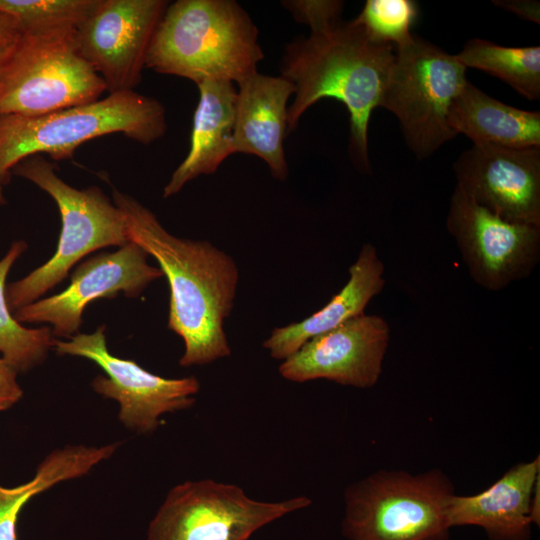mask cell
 Listing matches in <instances>:
<instances>
[{
	"label": "cell",
	"mask_w": 540,
	"mask_h": 540,
	"mask_svg": "<svg viewBox=\"0 0 540 540\" xmlns=\"http://www.w3.org/2000/svg\"><path fill=\"white\" fill-rule=\"evenodd\" d=\"M130 240L154 257L169 290L167 327L184 342L182 367L202 366L231 355L225 320L234 306L239 269L234 259L205 240L170 234L134 197L112 189Z\"/></svg>",
	"instance_id": "cell-1"
},
{
	"label": "cell",
	"mask_w": 540,
	"mask_h": 540,
	"mask_svg": "<svg viewBox=\"0 0 540 540\" xmlns=\"http://www.w3.org/2000/svg\"><path fill=\"white\" fill-rule=\"evenodd\" d=\"M394 54L395 46L371 39L354 20L340 19L288 43L280 66V76L295 87L288 132L313 104L334 98L349 112L350 156L359 170L369 172V121L380 107Z\"/></svg>",
	"instance_id": "cell-2"
},
{
	"label": "cell",
	"mask_w": 540,
	"mask_h": 540,
	"mask_svg": "<svg viewBox=\"0 0 540 540\" xmlns=\"http://www.w3.org/2000/svg\"><path fill=\"white\" fill-rule=\"evenodd\" d=\"M264 54L258 29L233 0H178L168 4L153 36L146 68L196 85L240 83L257 72Z\"/></svg>",
	"instance_id": "cell-3"
},
{
	"label": "cell",
	"mask_w": 540,
	"mask_h": 540,
	"mask_svg": "<svg viewBox=\"0 0 540 540\" xmlns=\"http://www.w3.org/2000/svg\"><path fill=\"white\" fill-rule=\"evenodd\" d=\"M166 130L162 103L135 91L112 93L45 115L0 116V185L8 184L12 169L32 155L65 160L72 158L83 143L104 135L120 133L150 144Z\"/></svg>",
	"instance_id": "cell-4"
},
{
	"label": "cell",
	"mask_w": 540,
	"mask_h": 540,
	"mask_svg": "<svg viewBox=\"0 0 540 540\" xmlns=\"http://www.w3.org/2000/svg\"><path fill=\"white\" fill-rule=\"evenodd\" d=\"M12 174L46 192L55 201L62 224L54 255L22 279L6 285L7 305L14 313L62 282L86 255L108 246L121 247L131 240L123 212L100 187H72L43 155L21 160Z\"/></svg>",
	"instance_id": "cell-5"
},
{
	"label": "cell",
	"mask_w": 540,
	"mask_h": 540,
	"mask_svg": "<svg viewBox=\"0 0 540 540\" xmlns=\"http://www.w3.org/2000/svg\"><path fill=\"white\" fill-rule=\"evenodd\" d=\"M454 488L441 470H379L348 486L342 533L348 540H449Z\"/></svg>",
	"instance_id": "cell-6"
},
{
	"label": "cell",
	"mask_w": 540,
	"mask_h": 540,
	"mask_svg": "<svg viewBox=\"0 0 540 540\" xmlns=\"http://www.w3.org/2000/svg\"><path fill=\"white\" fill-rule=\"evenodd\" d=\"M106 91L81 56L75 28L22 32L0 68V116H38L94 102Z\"/></svg>",
	"instance_id": "cell-7"
},
{
	"label": "cell",
	"mask_w": 540,
	"mask_h": 540,
	"mask_svg": "<svg viewBox=\"0 0 540 540\" xmlns=\"http://www.w3.org/2000/svg\"><path fill=\"white\" fill-rule=\"evenodd\" d=\"M466 70L456 55L415 34L395 47L380 107L396 116L417 158L432 155L456 136L448 113L468 81Z\"/></svg>",
	"instance_id": "cell-8"
},
{
	"label": "cell",
	"mask_w": 540,
	"mask_h": 540,
	"mask_svg": "<svg viewBox=\"0 0 540 540\" xmlns=\"http://www.w3.org/2000/svg\"><path fill=\"white\" fill-rule=\"evenodd\" d=\"M311 504L249 497L238 485L201 479L172 487L150 521L146 540H248L257 530Z\"/></svg>",
	"instance_id": "cell-9"
},
{
	"label": "cell",
	"mask_w": 540,
	"mask_h": 540,
	"mask_svg": "<svg viewBox=\"0 0 540 540\" xmlns=\"http://www.w3.org/2000/svg\"><path fill=\"white\" fill-rule=\"evenodd\" d=\"M106 326L93 333H78L68 341L54 340L59 355L86 358L106 374L91 382L93 390L119 403L118 419L128 429L147 434L155 431L165 413L190 409L196 402L200 382L195 376L165 378L153 374L133 360L110 353L106 343Z\"/></svg>",
	"instance_id": "cell-10"
},
{
	"label": "cell",
	"mask_w": 540,
	"mask_h": 540,
	"mask_svg": "<svg viewBox=\"0 0 540 540\" xmlns=\"http://www.w3.org/2000/svg\"><path fill=\"white\" fill-rule=\"evenodd\" d=\"M446 227L471 278L499 291L527 278L540 258V226L506 220L478 204L457 185Z\"/></svg>",
	"instance_id": "cell-11"
},
{
	"label": "cell",
	"mask_w": 540,
	"mask_h": 540,
	"mask_svg": "<svg viewBox=\"0 0 540 540\" xmlns=\"http://www.w3.org/2000/svg\"><path fill=\"white\" fill-rule=\"evenodd\" d=\"M165 0H99L76 28L81 56L105 83L109 94L134 91L168 6Z\"/></svg>",
	"instance_id": "cell-12"
},
{
	"label": "cell",
	"mask_w": 540,
	"mask_h": 540,
	"mask_svg": "<svg viewBox=\"0 0 540 540\" xmlns=\"http://www.w3.org/2000/svg\"><path fill=\"white\" fill-rule=\"evenodd\" d=\"M148 254L137 243L114 252L96 254L81 262L62 292L39 299L13 313L20 323H47L53 336L71 338L79 333L86 306L99 298L119 293L138 297L154 280L163 276L159 267L147 262Z\"/></svg>",
	"instance_id": "cell-13"
},
{
	"label": "cell",
	"mask_w": 540,
	"mask_h": 540,
	"mask_svg": "<svg viewBox=\"0 0 540 540\" xmlns=\"http://www.w3.org/2000/svg\"><path fill=\"white\" fill-rule=\"evenodd\" d=\"M389 340L390 327L384 318L362 314L308 340L278 370L296 383L326 379L370 388L381 376Z\"/></svg>",
	"instance_id": "cell-14"
},
{
	"label": "cell",
	"mask_w": 540,
	"mask_h": 540,
	"mask_svg": "<svg viewBox=\"0 0 540 540\" xmlns=\"http://www.w3.org/2000/svg\"><path fill=\"white\" fill-rule=\"evenodd\" d=\"M457 183L500 217L540 226V147L473 144L453 164Z\"/></svg>",
	"instance_id": "cell-15"
},
{
	"label": "cell",
	"mask_w": 540,
	"mask_h": 540,
	"mask_svg": "<svg viewBox=\"0 0 540 540\" xmlns=\"http://www.w3.org/2000/svg\"><path fill=\"white\" fill-rule=\"evenodd\" d=\"M540 457L520 462L497 481L474 495L451 496V528L478 526L489 540H530L532 525L540 520Z\"/></svg>",
	"instance_id": "cell-16"
},
{
	"label": "cell",
	"mask_w": 540,
	"mask_h": 540,
	"mask_svg": "<svg viewBox=\"0 0 540 540\" xmlns=\"http://www.w3.org/2000/svg\"><path fill=\"white\" fill-rule=\"evenodd\" d=\"M294 93L287 79L258 71L238 83L233 153L259 157L280 181L289 172L283 141L288 132L287 102Z\"/></svg>",
	"instance_id": "cell-17"
},
{
	"label": "cell",
	"mask_w": 540,
	"mask_h": 540,
	"mask_svg": "<svg viewBox=\"0 0 540 540\" xmlns=\"http://www.w3.org/2000/svg\"><path fill=\"white\" fill-rule=\"evenodd\" d=\"M348 272L346 284L322 308L302 321L272 330L262 344L271 358L283 361L308 340L364 314L371 299L385 286L384 264L376 248L364 244Z\"/></svg>",
	"instance_id": "cell-18"
},
{
	"label": "cell",
	"mask_w": 540,
	"mask_h": 540,
	"mask_svg": "<svg viewBox=\"0 0 540 540\" xmlns=\"http://www.w3.org/2000/svg\"><path fill=\"white\" fill-rule=\"evenodd\" d=\"M199 101L193 115L190 149L172 173L163 197L177 194L200 175L217 171L233 153L237 90L234 83L208 80L197 85Z\"/></svg>",
	"instance_id": "cell-19"
},
{
	"label": "cell",
	"mask_w": 540,
	"mask_h": 540,
	"mask_svg": "<svg viewBox=\"0 0 540 540\" xmlns=\"http://www.w3.org/2000/svg\"><path fill=\"white\" fill-rule=\"evenodd\" d=\"M448 124L474 144L540 147V113L507 105L466 82L453 100Z\"/></svg>",
	"instance_id": "cell-20"
},
{
	"label": "cell",
	"mask_w": 540,
	"mask_h": 540,
	"mask_svg": "<svg viewBox=\"0 0 540 540\" xmlns=\"http://www.w3.org/2000/svg\"><path fill=\"white\" fill-rule=\"evenodd\" d=\"M121 442L104 446L68 445L50 452L31 480L15 487L0 485V540H17V522L23 507L54 485L89 473L110 458Z\"/></svg>",
	"instance_id": "cell-21"
},
{
	"label": "cell",
	"mask_w": 540,
	"mask_h": 540,
	"mask_svg": "<svg viewBox=\"0 0 540 540\" xmlns=\"http://www.w3.org/2000/svg\"><path fill=\"white\" fill-rule=\"evenodd\" d=\"M466 67L484 71L529 100L540 98V47H506L473 38L456 54Z\"/></svg>",
	"instance_id": "cell-22"
},
{
	"label": "cell",
	"mask_w": 540,
	"mask_h": 540,
	"mask_svg": "<svg viewBox=\"0 0 540 540\" xmlns=\"http://www.w3.org/2000/svg\"><path fill=\"white\" fill-rule=\"evenodd\" d=\"M28 245L14 241L0 259V357L18 372L28 371L41 364L53 348L54 336L48 326L27 328L18 322L6 301V279Z\"/></svg>",
	"instance_id": "cell-23"
},
{
	"label": "cell",
	"mask_w": 540,
	"mask_h": 540,
	"mask_svg": "<svg viewBox=\"0 0 540 540\" xmlns=\"http://www.w3.org/2000/svg\"><path fill=\"white\" fill-rule=\"evenodd\" d=\"M99 0H0V12L12 17L22 32L76 28Z\"/></svg>",
	"instance_id": "cell-24"
},
{
	"label": "cell",
	"mask_w": 540,
	"mask_h": 540,
	"mask_svg": "<svg viewBox=\"0 0 540 540\" xmlns=\"http://www.w3.org/2000/svg\"><path fill=\"white\" fill-rule=\"evenodd\" d=\"M418 14L413 0H367L353 20L371 39L397 47L412 38L410 30Z\"/></svg>",
	"instance_id": "cell-25"
},
{
	"label": "cell",
	"mask_w": 540,
	"mask_h": 540,
	"mask_svg": "<svg viewBox=\"0 0 540 540\" xmlns=\"http://www.w3.org/2000/svg\"><path fill=\"white\" fill-rule=\"evenodd\" d=\"M282 3L296 21L308 25L310 30L340 20L344 6L342 1L335 0H290Z\"/></svg>",
	"instance_id": "cell-26"
},
{
	"label": "cell",
	"mask_w": 540,
	"mask_h": 540,
	"mask_svg": "<svg viewBox=\"0 0 540 540\" xmlns=\"http://www.w3.org/2000/svg\"><path fill=\"white\" fill-rule=\"evenodd\" d=\"M19 372L0 357V412L9 409L23 396L17 381Z\"/></svg>",
	"instance_id": "cell-27"
},
{
	"label": "cell",
	"mask_w": 540,
	"mask_h": 540,
	"mask_svg": "<svg viewBox=\"0 0 540 540\" xmlns=\"http://www.w3.org/2000/svg\"><path fill=\"white\" fill-rule=\"evenodd\" d=\"M22 34L18 23L9 15L0 12V68Z\"/></svg>",
	"instance_id": "cell-28"
},
{
	"label": "cell",
	"mask_w": 540,
	"mask_h": 540,
	"mask_svg": "<svg viewBox=\"0 0 540 540\" xmlns=\"http://www.w3.org/2000/svg\"><path fill=\"white\" fill-rule=\"evenodd\" d=\"M493 3L507 11H510L522 19L540 23V4L531 0H502Z\"/></svg>",
	"instance_id": "cell-29"
},
{
	"label": "cell",
	"mask_w": 540,
	"mask_h": 540,
	"mask_svg": "<svg viewBox=\"0 0 540 540\" xmlns=\"http://www.w3.org/2000/svg\"><path fill=\"white\" fill-rule=\"evenodd\" d=\"M6 199L4 195V186L0 185V205H5Z\"/></svg>",
	"instance_id": "cell-30"
}]
</instances>
